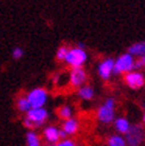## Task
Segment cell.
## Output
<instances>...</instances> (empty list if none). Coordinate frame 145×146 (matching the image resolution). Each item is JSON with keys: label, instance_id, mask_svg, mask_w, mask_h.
I'll return each instance as SVG.
<instances>
[{"label": "cell", "instance_id": "22", "mask_svg": "<svg viewBox=\"0 0 145 146\" xmlns=\"http://www.w3.org/2000/svg\"><path fill=\"white\" fill-rule=\"evenodd\" d=\"M143 67H145V56H144V57H140L138 61L134 62V69H133V71L139 70V69H142Z\"/></svg>", "mask_w": 145, "mask_h": 146}, {"label": "cell", "instance_id": "11", "mask_svg": "<svg viewBox=\"0 0 145 146\" xmlns=\"http://www.w3.org/2000/svg\"><path fill=\"white\" fill-rule=\"evenodd\" d=\"M80 128V122L77 119L75 118H70L68 120H64L63 123H62V128L64 132L67 133V135H74Z\"/></svg>", "mask_w": 145, "mask_h": 146}, {"label": "cell", "instance_id": "16", "mask_svg": "<svg viewBox=\"0 0 145 146\" xmlns=\"http://www.w3.org/2000/svg\"><path fill=\"white\" fill-rule=\"evenodd\" d=\"M107 146H127L125 138L120 134H112L107 139Z\"/></svg>", "mask_w": 145, "mask_h": 146}, {"label": "cell", "instance_id": "24", "mask_svg": "<svg viewBox=\"0 0 145 146\" xmlns=\"http://www.w3.org/2000/svg\"><path fill=\"white\" fill-rule=\"evenodd\" d=\"M143 122L145 123V113H144V115H143Z\"/></svg>", "mask_w": 145, "mask_h": 146}, {"label": "cell", "instance_id": "3", "mask_svg": "<svg viewBox=\"0 0 145 146\" xmlns=\"http://www.w3.org/2000/svg\"><path fill=\"white\" fill-rule=\"evenodd\" d=\"M25 96L32 109L44 108L48 101V92L44 88H42V87H37V88L31 89Z\"/></svg>", "mask_w": 145, "mask_h": 146}, {"label": "cell", "instance_id": "7", "mask_svg": "<svg viewBox=\"0 0 145 146\" xmlns=\"http://www.w3.org/2000/svg\"><path fill=\"white\" fill-rule=\"evenodd\" d=\"M124 81L131 89H140L145 86V76L140 71H130L124 75Z\"/></svg>", "mask_w": 145, "mask_h": 146}, {"label": "cell", "instance_id": "20", "mask_svg": "<svg viewBox=\"0 0 145 146\" xmlns=\"http://www.w3.org/2000/svg\"><path fill=\"white\" fill-rule=\"evenodd\" d=\"M24 56V50L21 49L20 46H17L14 48L13 51H12V57L14 58V60H20L21 57Z\"/></svg>", "mask_w": 145, "mask_h": 146}, {"label": "cell", "instance_id": "2", "mask_svg": "<svg viewBox=\"0 0 145 146\" xmlns=\"http://www.w3.org/2000/svg\"><path fill=\"white\" fill-rule=\"evenodd\" d=\"M88 60V55H87L86 50L81 48H69L68 54L64 62L72 68H82L83 64Z\"/></svg>", "mask_w": 145, "mask_h": 146}, {"label": "cell", "instance_id": "10", "mask_svg": "<svg viewBox=\"0 0 145 146\" xmlns=\"http://www.w3.org/2000/svg\"><path fill=\"white\" fill-rule=\"evenodd\" d=\"M43 137H44V139L48 143L55 145L56 143H59L61 140L60 139V128H57L54 125L48 126L44 128V131H43Z\"/></svg>", "mask_w": 145, "mask_h": 146}, {"label": "cell", "instance_id": "8", "mask_svg": "<svg viewBox=\"0 0 145 146\" xmlns=\"http://www.w3.org/2000/svg\"><path fill=\"white\" fill-rule=\"evenodd\" d=\"M87 81V72L83 68H72L69 74V83L74 88L84 86Z\"/></svg>", "mask_w": 145, "mask_h": 146}, {"label": "cell", "instance_id": "18", "mask_svg": "<svg viewBox=\"0 0 145 146\" xmlns=\"http://www.w3.org/2000/svg\"><path fill=\"white\" fill-rule=\"evenodd\" d=\"M16 106H17V109H18L20 113H25V114L31 109L30 104H29L26 96H20V98H18V99H17Z\"/></svg>", "mask_w": 145, "mask_h": 146}, {"label": "cell", "instance_id": "14", "mask_svg": "<svg viewBox=\"0 0 145 146\" xmlns=\"http://www.w3.org/2000/svg\"><path fill=\"white\" fill-rule=\"evenodd\" d=\"M94 95H95V92H94L92 86L84 84V86L80 87V88L77 89V96L81 100H83V101H90V100H93Z\"/></svg>", "mask_w": 145, "mask_h": 146}, {"label": "cell", "instance_id": "13", "mask_svg": "<svg viewBox=\"0 0 145 146\" xmlns=\"http://www.w3.org/2000/svg\"><path fill=\"white\" fill-rule=\"evenodd\" d=\"M127 54H130L132 57H144L145 56V40L136 42L133 44H131L127 49Z\"/></svg>", "mask_w": 145, "mask_h": 146}, {"label": "cell", "instance_id": "12", "mask_svg": "<svg viewBox=\"0 0 145 146\" xmlns=\"http://www.w3.org/2000/svg\"><path fill=\"white\" fill-rule=\"evenodd\" d=\"M114 128L115 131L121 135V134H126L128 132V129L130 127H131V123H130L128 119L125 118V116H120V118H117L114 121Z\"/></svg>", "mask_w": 145, "mask_h": 146}, {"label": "cell", "instance_id": "9", "mask_svg": "<svg viewBox=\"0 0 145 146\" xmlns=\"http://www.w3.org/2000/svg\"><path fill=\"white\" fill-rule=\"evenodd\" d=\"M113 69H114V60L113 58H106L98 65V74L102 80L107 81V80L111 78L113 74Z\"/></svg>", "mask_w": 145, "mask_h": 146}, {"label": "cell", "instance_id": "21", "mask_svg": "<svg viewBox=\"0 0 145 146\" xmlns=\"http://www.w3.org/2000/svg\"><path fill=\"white\" fill-rule=\"evenodd\" d=\"M54 146H77L76 143L71 139H63V140H60L59 143H56Z\"/></svg>", "mask_w": 145, "mask_h": 146}, {"label": "cell", "instance_id": "17", "mask_svg": "<svg viewBox=\"0 0 145 146\" xmlns=\"http://www.w3.org/2000/svg\"><path fill=\"white\" fill-rule=\"evenodd\" d=\"M26 146H41V138L35 131L26 133Z\"/></svg>", "mask_w": 145, "mask_h": 146}, {"label": "cell", "instance_id": "23", "mask_svg": "<svg viewBox=\"0 0 145 146\" xmlns=\"http://www.w3.org/2000/svg\"><path fill=\"white\" fill-rule=\"evenodd\" d=\"M60 139H61V140H63V139H68V135H67V133L64 132L63 129H60Z\"/></svg>", "mask_w": 145, "mask_h": 146}, {"label": "cell", "instance_id": "6", "mask_svg": "<svg viewBox=\"0 0 145 146\" xmlns=\"http://www.w3.org/2000/svg\"><path fill=\"white\" fill-rule=\"evenodd\" d=\"M25 118L32 123L33 128L43 126L47 122L48 118H49V112L45 108H36V109H30L26 114Z\"/></svg>", "mask_w": 145, "mask_h": 146}, {"label": "cell", "instance_id": "4", "mask_svg": "<svg viewBox=\"0 0 145 146\" xmlns=\"http://www.w3.org/2000/svg\"><path fill=\"white\" fill-rule=\"evenodd\" d=\"M134 58L130 54H122L120 55L117 60L114 61V69L113 74L119 75V74H127L130 71H133L134 69Z\"/></svg>", "mask_w": 145, "mask_h": 146}, {"label": "cell", "instance_id": "15", "mask_svg": "<svg viewBox=\"0 0 145 146\" xmlns=\"http://www.w3.org/2000/svg\"><path fill=\"white\" fill-rule=\"evenodd\" d=\"M57 115L64 121L72 118V108L69 105H62L59 109H57Z\"/></svg>", "mask_w": 145, "mask_h": 146}, {"label": "cell", "instance_id": "25", "mask_svg": "<svg viewBox=\"0 0 145 146\" xmlns=\"http://www.w3.org/2000/svg\"><path fill=\"white\" fill-rule=\"evenodd\" d=\"M144 108H145V105H144Z\"/></svg>", "mask_w": 145, "mask_h": 146}, {"label": "cell", "instance_id": "5", "mask_svg": "<svg viewBox=\"0 0 145 146\" xmlns=\"http://www.w3.org/2000/svg\"><path fill=\"white\" fill-rule=\"evenodd\" d=\"M144 129L142 125H131L128 132L125 134V141L127 146H140L144 141Z\"/></svg>", "mask_w": 145, "mask_h": 146}, {"label": "cell", "instance_id": "1", "mask_svg": "<svg viewBox=\"0 0 145 146\" xmlns=\"http://www.w3.org/2000/svg\"><path fill=\"white\" fill-rule=\"evenodd\" d=\"M115 100L113 98H108L105 102L98 108L96 119L99 122L108 125L115 120Z\"/></svg>", "mask_w": 145, "mask_h": 146}, {"label": "cell", "instance_id": "19", "mask_svg": "<svg viewBox=\"0 0 145 146\" xmlns=\"http://www.w3.org/2000/svg\"><path fill=\"white\" fill-rule=\"evenodd\" d=\"M68 50H69L68 46L61 45L59 49H57V51H56V58H57L59 61H64V60H66V57H67Z\"/></svg>", "mask_w": 145, "mask_h": 146}]
</instances>
